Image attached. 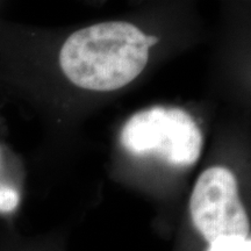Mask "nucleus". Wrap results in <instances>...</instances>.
<instances>
[{
  "mask_svg": "<svg viewBox=\"0 0 251 251\" xmlns=\"http://www.w3.org/2000/svg\"><path fill=\"white\" fill-rule=\"evenodd\" d=\"M149 49L148 35L134 25L101 23L70 35L59 52V65L75 85L107 92L140 76Z\"/></svg>",
  "mask_w": 251,
  "mask_h": 251,
  "instance_id": "obj_1",
  "label": "nucleus"
},
{
  "mask_svg": "<svg viewBox=\"0 0 251 251\" xmlns=\"http://www.w3.org/2000/svg\"><path fill=\"white\" fill-rule=\"evenodd\" d=\"M121 144L134 156H156L172 166L193 165L202 135L193 118L178 107L153 106L134 114L121 131Z\"/></svg>",
  "mask_w": 251,
  "mask_h": 251,
  "instance_id": "obj_2",
  "label": "nucleus"
},
{
  "mask_svg": "<svg viewBox=\"0 0 251 251\" xmlns=\"http://www.w3.org/2000/svg\"><path fill=\"white\" fill-rule=\"evenodd\" d=\"M193 225L209 244L228 237L250 240V225L233 172L214 166L200 175L190 200Z\"/></svg>",
  "mask_w": 251,
  "mask_h": 251,
  "instance_id": "obj_3",
  "label": "nucleus"
},
{
  "mask_svg": "<svg viewBox=\"0 0 251 251\" xmlns=\"http://www.w3.org/2000/svg\"><path fill=\"white\" fill-rule=\"evenodd\" d=\"M20 202V193L8 183H0V213H12Z\"/></svg>",
  "mask_w": 251,
  "mask_h": 251,
  "instance_id": "obj_4",
  "label": "nucleus"
},
{
  "mask_svg": "<svg viewBox=\"0 0 251 251\" xmlns=\"http://www.w3.org/2000/svg\"><path fill=\"white\" fill-rule=\"evenodd\" d=\"M208 251H251V240L241 237L221 238L209 244Z\"/></svg>",
  "mask_w": 251,
  "mask_h": 251,
  "instance_id": "obj_5",
  "label": "nucleus"
},
{
  "mask_svg": "<svg viewBox=\"0 0 251 251\" xmlns=\"http://www.w3.org/2000/svg\"><path fill=\"white\" fill-rule=\"evenodd\" d=\"M157 42H158V39H157L156 36H150V35H148V46H149V48H150V47L155 46Z\"/></svg>",
  "mask_w": 251,
  "mask_h": 251,
  "instance_id": "obj_6",
  "label": "nucleus"
},
{
  "mask_svg": "<svg viewBox=\"0 0 251 251\" xmlns=\"http://www.w3.org/2000/svg\"><path fill=\"white\" fill-rule=\"evenodd\" d=\"M0 163H1V149H0ZM0 183H4V181H0Z\"/></svg>",
  "mask_w": 251,
  "mask_h": 251,
  "instance_id": "obj_7",
  "label": "nucleus"
}]
</instances>
